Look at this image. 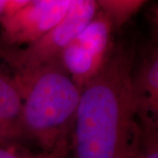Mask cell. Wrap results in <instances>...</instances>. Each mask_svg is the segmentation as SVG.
Returning <instances> with one entry per match:
<instances>
[{"instance_id": "obj_11", "label": "cell", "mask_w": 158, "mask_h": 158, "mask_svg": "<svg viewBox=\"0 0 158 158\" xmlns=\"http://www.w3.org/2000/svg\"><path fill=\"white\" fill-rule=\"evenodd\" d=\"M32 154L22 151L19 147H0V158H30Z\"/></svg>"}, {"instance_id": "obj_14", "label": "cell", "mask_w": 158, "mask_h": 158, "mask_svg": "<svg viewBox=\"0 0 158 158\" xmlns=\"http://www.w3.org/2000/svg\"><path fill=\"white\" fill-rule=\"evenodd\" d=\"M6 2L7 0H0V20L3 18L4 12H5V9L6 6Z\"/></svg>"}, {"instance_id": "obj_8", "label": "cell", "mask_w": 158, "mask_h": 158, "mask_svg": "<svg viewBox=\"0 0 158 158\" xmlns=\"http://www.w3.org/2000/svg\"><path fill=\"white\" fill-rule=\"evenodd\" d=\"M100 8L113 23L114 28H120L148 0H96Z\"/></svg>"}, {"instance_id": "obj_10", "label": "cell", "mask_w": 158, "mask_h": 158, "mask_svg": "<svg viewBox=\"0 0 158 158\" xmlns=\"http://www.w3.org/2000/svg\"><path fill=\"white\" fill-rule=\"evenodd\" d=\"M69 141L70 139H64L51 151L35 156L32 155L30 158H69Z\"/></svg>"}, {"instance_id": "obj_9", "label": "cell", "mask_w": 158, "mask_h": 158, "mask_svg": "<svg viewBox=\"0 0 158 158\" xmlns=\"http://www.w3.org/2000/svg\"><path fill=\"white\" fill-rule=\"evenodd\" d=\"M138 119L141 134L135 158H158V120L148 116Z\"/></svg>"}, {"instance_id": "obj_6", "label": "cell", "mask_w": 158, "mask_h": 158, "mask_svg": "<svg viewBox=\"0 0 158 158\" xmlns=\"http://www.w3.org/2000/svg\"><path fill=\"white\" fill-rule=\"evenodd\" d=\"M132 89L138 118L158 120V48L154 42L135 51Z\"/></svg>"}, {"instance_id": "obj_5", "label": "cell", "mask_w": 158, "mask_h": 158, "mask_svg": "<svg viewBox=\"0 0 158 158\" xmlns=\"http://www.w3.org/2000/svg\"><path fill=\"white\" fill-rule=\"evenodd\" d=\"M71 0H32L27 6L0 21L6 45L29 44L62 20Z\"/></svg>"}, {"instance_id": "obj_12", "label": "cell", "mask_w": 158, "mask_h": 158, "mask_svg": "<svg viewBox=\"0 0 158 158\" xmlns=\"http://www.w3.org/2000/svg\"><path fill=\"white\" fill-rule=\"evenodd\" d=\"M17 139L0 122V147H18Z\"/></svg>"}, {"instance_id": "obj_3", "label": "cell", "mask_w": 158, "mask_h": 158, "mask_svg": "<svg viewBox=\"0 0 158 158\" xmlns=\"http://www.w3.org/2000/svg\"><path fill=\"white\" fill-rule=\"evenodd\" d=\"M96 0H71L62 20L40 38L25 48H0L1 56L11 69H31L60 61L65 48L92 20L98 11Z\"/></svg>"}, {"instance_id": "obj_7", "label": "cell", "mask_w": 158, "mask_h": 158, "mask_svg": "<svg viewBox=\"0 0 158 158\" xmlns=\"http://www.w3.org/2000/svg\"><path fill=\"white\" fill-rule=\"evenodd\" d=\"M21 113L22 101L19 91L10 79L0 74V122L18 141L24 139Z\"/></svg>"}, {"instance_id": "obj_1", "label": "cell", "mask_w": 158, "mask_h": 158, "mask_svg": "<svg viewBox=\"0 0 158 158\" xmlns=\"http://www.w3.org/2000/svg\"><path fill=\"white\" fill-rule=\"evenodd\" d=\"M136 48L114 43L101 69L80 91L71 158H135L141 126L132 89Z\"/></svg>"}, {"instance_id": "obj_2", "label": "cell", "mask_w": 158, "mask_h": 158, "mask_svg": "<svg viewBox=\"0 0 158 158\" xmlns=\"http://www.w3.org/2000/svg\"><path fill=\"white\" fill-rule=\"evenodd\" d=\"M11 70L7 77L22 101L23 138L35 141L43 152L70 139L81 90L61 62Z\"/></svg>"}, {"instance_id": "obj_4", "label": "cell", "mask_w": 158, "mask_h": 158, "mask_svg": "<svg viewBox=\"0 0 158 158\" xmlns=\"http://www.w3.org/2000/svg\"><path fill=\"white\" fill-rule=\"evenodd\" d=\"M111 19L99 10L78 36L62 51L60 62L80 90L93 78L113 48Z\"/></svg>"}, {"instance_id": "obj_13", "label": "cell", "mask_w": 158, "mask_h": 158, "mask_svg": "<svg viewBox=\"0 0 158 158\" xmlns=\"http://www.w3.org/2000/svg\"><path fill=\"white\" fill-rule=\"evenodd\" d=\"M31 1L32 0H7L3 18L9 17L12 14H14L15 12H17L20 9H22L23 7L27 6Z\"/></svg>"}]
</instances>
